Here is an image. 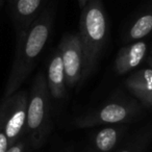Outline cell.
Instances as JSON below:
<instances>
[{
  "label": "cell",
  "mask_w": 152,
  "mask_h": 152,
  "mask_svg": "<svg viewBox=\"0 0 152 152\" xmlns=\"http://www.w3.org/2000/svg\"><path fill=\"white\" fill-rule=\"evenodd\" d=\"M52 24V11L45 9L24 34L17 36L15 56L5 85L3 98L17 92L31 73L37 59L50 37Z\"/></svg>",
  "instance_id": "obj_1"
},
{
  "label": "cell",
  "mask_w": 152,
  "mask_h": 152,
  "mask_svg": "<svg viewBox=\"0 0 152 152\" xmlns=\"http://www.w3.org/2000/svg\"><path fill=\"white\" fill-rule=\"evenodd\" d=\"M108 20L102 0H89L81 9L79 36L83 50V83L96 68L108 39Z\"/></svg>",
  "instance_id": "obj_2"
},
{
  "label": "cell",
  "mask_w": 152,
  "mask_h": 152,
  "mask_svg": "<svg viewBox=\"0 0 152 152\" xmlns=\"http://www.w3.org/2000/svg\"><path fill=\"white\" fill-rule=\"evenodd\" d=\"M50 92L46 76L39 72L29 93L26 121V134L34 149L44 145L51 128Z\"/></svg>",
  "instance_id": "obj_3"
},
{
  "label": "cell",
  "mask_w": 152,
  "mask_h": 152,
  "mask_svg": "<svg viewBox=\"0 0 152 152\" xmlns=\"http://www.w3.org/2000/svg\"><path fill=\"white\" fill-rule=\"evenodd\" d=\"M140 113L141 106L137 102L128 99H119L107 102L101 107L76 118L73 124L76 128L124 124L133 120Z\"/></svg>",
  "instance_id": "obj_4"
},
{
  "label": "cell",
  "mask_w": 152,
  "mask_h": 152,
  "mask_svg": "<svg viewBox=\"0 0 152 152\" xmlns=\"http://www.w3.org/2000/svg\"><path fill=\"white\" fill-rule=\"evenodd\" d=\"M28 99L29 94L18 90L9 97L2 98L0 102V118L10 146L20 141L26 133Z\"/></svg>",
  "instance_id": "obj_5"
},
{
  "label": "cell",
  "mask_w": 152,
  "mask_h": 152,
  "mask_svg": "<svg viewBox=\"0 0 152 152\" xmlns=\"http://www.w3.org/2000/svg\"><path fill=\"white\" fill-rule=\"evenodd\" d=\"M68 87H74L81 81L83 68V50L79 32L66 34L59 43Z\"/></svg>",
  "instance_id": "obj_6"
},
{
  "label": "cell",
  "mask_w": 152,
  "mask_h": 152,
  "mask_svg": "<svg viewBox=\"0 0 152 152\" xmlns=\"http://www.w3.org/2000/svg\"><path fill=\"white\" fill-rule=\"evenodd\" d=\"M46 0H16L11 3V16L15 26L16 36L24 34L43 12Z\"/></svg>",
  "instance_id": "obj_7"
},
{
  "label": "cell",
  "mask_w": 152,
  "mask_h": 152,
  "mask_svg": "<svg viewBox=\"0 0 152 152\" xmlns=\"http://www.w3.org/2000/svg\"><path fill=\"white\" fill-rule=\"evenodd\" d=\"M147 52V44L142 40L126 44L118 51L115 61V71L119 75L132 71L146 58Z\"/></svg>",
  "instance_id": "obj_8"
},
{
  "label": "cell",
  "mask_w": 152,
  "mask_h": 152,
  "mask_svg": "<svg viewBox=\"0 0 152 152\" xmlns=\"http://www.w3.org/2000/svg\"><path fill=\"white\" fill-rule=\"evenodd\" d=\"M46 79L51 97L54 99H61L65 97L67 93V81L59 50H57L49 61Z\"/></svg>",
  "instance_id": "obj_9"
},
{
  "label": "cell",
  "mask_w": 152,
  "mask_h": 152,
  "mask_svg": "<svg viewBox=\"0 0 152 152\" xmlns=\"http://www.w3.org/2000/svg\"><path fill=\"white\" fill-rule=\"evenodd\" d=\"M126 127L124 124L106 125L95 134L93 145L97 152H110L118 145Z\"/></svg>",
  "instance_id": "obj_10"
},
{
  "label": "cell",
  "mask_w": 152,
  "mask_h": 152,
  "mask_svg": "<svg viewBox=\"0 0 152 152\" xmlns=\"http://www.w3.org/2000/svg\"><path fill=\"white\" fill-rule=\"evenodd\" d=\"M152 32V5L144 11L128 26L125 31L124 39L127 43L141 41Z\"/></svg>",
  "instance_id": "obj_11"
},
{
  "label": "cell",
  "mask_w": 152,
  "mask_h": 152,
  "mask_svg": "<svg viewBox=\"0 0 152 152\" xmlns=\"http://www.w3.org/2000/svg\"><path fill=\"white\" fill-rule=\"evenodd\" d=\"M128 90L145 89L152 87V68L141 69L128 76L125 80Z\"/></svg>",
  "instance_id": "obj_12"
},
{
  "label": "cell",
  "mask_w": 152,
  "mask_h": 152,
  "mask_svg": "<svg viewBox=\"0 0 152 152\" xmlns=\"http://www.w3.org/2000/svg\"><path fill=\"white\" fill-rule=\"evenodd\" d=\"M152 133L150 131H144L141 135L137 137L132 143L128 144L126 148L122 149L120 152H143L145 147H147L148 143L150 141Z\"/></svg>",
  "instance_id": "obj_13"
},
{
  "label": "cell",
  "mask_w": 152,
  "mask_h": 152,
  "mask_svg": "<svg viewBox=\"0 0 152 152\" xmlns=\"http://www.w3.org/2000/svg\"><path fill=\"white\" fill-rule=\"evenodd\" d=\"M129 91L143 104L152 106V87L145 88V89H133L129 90Z\"/></svg>",
  "instance_id": "obj_14"
},
{
  "label": "cell",
  "mask_w": 152,
  "mask_h": 152,
  "mask_svg": "<svg viewBox=\"0 0 152 152\" xmlns=\"http://www.w3.org/2000/svg\"><path fill=\"white\" fill-rule=\"evenodd\" d=\"M9 147L10 144L7 137V133H5L4 130V125H3L2 120L0 118V152H7Z\"/></svg>",
  "instance_id": "obj_15"
},
{
  "label": "cell",
  "mask_w": 152,
  "mask_h": 152,
  "mask_svg": "<svg viewBox=\"0 0 152 152\" xmlns=\"http://www.w3.org/2000/svg\"><path fill=\"white\" fill-rule=\"evenodd\" d=\"M25 148H26L25 141L20 140L17 143L10 146L9 149L7 150V152H25Z\"/></svg>",
  "instance_id": "obj_16"
},
{
  "label": "cell",
  "mask_w": 152,
  "mask_h": 152,
  "mask_svg": "<svg viewBox=\"0 0 152 152\" xmlns=\"http://www.w3.org/2000/svg\"><path fill=\"white\" fill-rule=\"evenodd\" d=\"M147 64H148V66H149L150 68H152V48H151V50H150V52H149V55L147 56Z\"/></svg>",
  "instance_id": "obj_17"
},
{
  "label": "cell",
  "mask_w": 152,
  "mask_h": 152,
  "mask_svg": "<svg viewBox=\"0 0 152 152\" xmlns=\"http://www.w3.org/2000/svg\"><path fill=\"white\" fill-rule=\"evenodd\" d=\"M77 1H78L79 7H80V10H81L83 7H85L86 4H87V2L89 1V0H77Z\"/></svg>",
  "instance_id": "obj_18"
},
{
  "label": "cell",
  "mask_w": 152,
  "mask_h": 152,
  "mask_svg": "<svg viewBox=\"0 0 152 152\" xmlns=\"http://www.w3.org/2000/svg\"><path fill=\"white\" fill-rule=\"evenodd\" d=\"M7 1H9L10 3H13V2H15L16 0H7Z\"/></svg>",
  "instance_id": "obj_19"
},
{
  "label": "cell",
  "mask_w": 152,
  "mask_h": 152,
  "mask_svg": "<svg viewBox=\"0 0 152 152\" xmlns=\"http://www.w3.org/2000/svg\"><path fill=\"white\" fill-rule=\"evenodd\" d=\"M66 152H72V151H71V150H67Z\"/></svg>",
  "instance_id": "obj_20"
},
{
  "label": "cell",
  "mask_w": 152,
  "mask_h": 152,
  "mask_svg": "<svg viewBox=\"0 0 152 152\" xmlns=\"http://www.w3.org/2000/svg\"><path fill=\"white\" fill-rule=\"evenodd\" d=\"M1 4H2V2H1V0H0V7H1Z\"/></svg>",
  "instance_id": "obj_21"
}]
</instances>
